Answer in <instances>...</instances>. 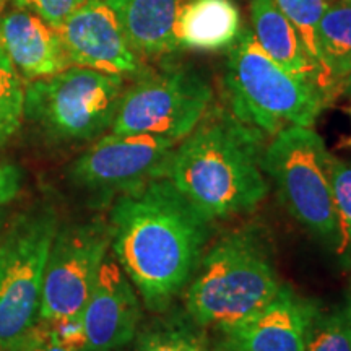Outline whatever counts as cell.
Masks as SVG:
<instances>
[{"label":"cell","instance_id":"6da1fadb","mask_svg":"<svg viewBox=\"0 0 351 351\" xmlns=\"http://www.w3.org/2000/svg\"><path fill=\"white\" fill-rule=\"evenodd\" d=\"M117 263L145 306L165 313L192 280L208 221L168 178L117 197L109 217Z\"/></svg>","mask_w":351,"mask_h":351},{"label":"cell","instance_id":"7a4b0ae2","mask_svg":"<svg viewBox=\"0 0 351 351\" xmlns=\"http://www.w3.org/2000/svg\"><path fill=\"white\" fill-rule=\"evenodd\" d=\"M262 132L231 111H207L174 148L168 179L208 223L247 213L269 194Z\"/></svg>","mask_w":351,"mask_h":351},{"label":"cell","instance_id":"3957f363","mask_svg":"<svg viewBox=\"0 0 351 351\" xmlns=\"http://www.w3.org/2000/svg\"><path fill=\"white\" fill-rule=\"evenodd\" d=\"M282 285L262 236L232 231L200 257L186 293L187 317L223 332L262 309Z\"/></svg>","mask_w":351,"mask_h":351},{"label":"cell","instance_id":"277c9868","mask_svg":"<svg viewBox=\"0 0 351 351\" xmlns=\"http://www.w3.org/2000/svg\"><path fill=\"white\" fill-rule=\"evenodd\" d=\"M225 85L232 116L269 135L291 125L313 127L332 98L289 75L258 46L251 29L241 32L231 46Z\"/></svg>","mask_w":351,"mask_h":351},{"label":"cell","instance_id":"5b68a950","mask_svg":"<svg viewBox=\"0 0 351 351\" xmlns=\"http://www.w3.org/2000/svg\"><path fill=\"white\" fill-rule=\"evenodd\" d=\"M332 160L313 127L291 125L263 148L262 169L283 208L314 238L339 247L341 231L332 192Z\"/></svg>","mask_w":351,"mask_h":351},{"label":"cell","instance_id":"8992f818","mask_svg":"<svg viewBox=\"0 0 351 351\" xmlns=\"http://www.w3.org/2000/svg\"><path fill=\"white\" fill-rule=\"evenodd\" d=\"M122 95V77L72 65L29 83L25 116L54 140L85 142L111 127Z\"/></svg>","mask_w":351,"mask_h":351},{"label":"cell","instance_id":"52a82bcc","mask_svg":"<svg viewBox=\"0 0 351 351\" xmlns=\"http://www.w3.org/2000/svg\"><path fill=\"white\" fill-rule=\"evenodd\" d=\"M59 225L52 208L21 213L0 238V345H10L39 320L47 257Z\"/></svg>","mask_w":351,"mask_h":351},{"label":"cell","instance_id":"ba28073f","mask_svg":"<svg viewBox=\"0 0 351 351\" xmlns=\"http://www.w3.org/2000/svg\"><path fill=\"white\" fill-rule=\"evenodd\" d=\"M212 86L192 69H168L140 77L122 95L112 134H147L181 142L204 119Z\"/></svg>","mask_w":351,"mask_h":351},{"label":"cell","instance_id":"9c48e42d","mask_svg":"<svg viewBox=\"0 0 351 351\" xmlns=\"http://www.w3.org/2000/svg\"><path fill=\"white\" fill-rule=\"evenodd\" d=\"M111 239V225L101 218L57 230L44 270L39 319L82 314Z\"/></svg>","mask_w":351,"mask_h":351},{"label":"cell","instance_id":"30bf717a","mask_svg":"<svg viewBox=\"0 0 351 351\" xmlns=\"http://www.w3.org/2000/svg\"><path fill=\"white\" fill-rule=\"evenodd\" d=\"M176 142L147 134L101 137L70 168L72 181L103 195H122L168 178Z\"/></svg>","mask_w":351,"mask_h":351},{"label":"cell","instance_id":"8fae6325","mask_svg":"<svg viewBox=\"0 0 351 351\" xmlns=\"http://www.w3.org/2000/svg\"><path fill=\"white\" fill-rule=\"evenodd\" d=\"M56 29L72 65L122 78L142 73V59L104 0H86Z\"/></svg>","mask_w":351,"mask_h":351},{"label":"cell","instance_id":"7c38bea8","mask_svg":"<svg viewBox=\"0 0 351 351\" xmlns=\"http://www.w3.org/2000/svg\"><path fill=\"white\" fill-rule=\"evenodd\" d=\"M319 304L282 285L262 309L223 330L231 351H304Z\"/></svg>","mask_w":351,"mask_h":351},{"label":"cell","instance_id":"4fadbf2b","mask_svg":"<svg viewBox=\"0 0 351 351\" xmlns=\"http://www.w3.org/2000/svg\"><path fill=\"white\" fill-rule=\"evenodd\" d=\"M140 317L142 309L130 280L114 258H104L82 311L86 351H114L129 345Z\"/></svg>","mask_w":351,"mask_h":351},{"label":"cell","instance_id":"5bb4252c","mask_svg":"<svg viewBox=\"0 0 351 351\" xmlns=\"http://www.w3.org/2000/svg\"><path fill=\"white\" fill-rule=\"evenodd\" d=\"M0 46L13 67L32 80L72 67L54 26L21 8L0 16Z\"/></svg>","mask_w":351,"mask_h":351},{"label":"cell","instance_id":"9a60e30c","mask_svg":"<svg viewBox=\"0 0 351 351\" xmlns=\"http://www.w3.org/2000/svg\"><path fill=\"white\" fill-rule=\"evenodd\" d=\"M251 32L258 46L289 75L313 83L328 96L339 91L307 52L295 26L271 0H251Z\"/></svg>","mask_w":351,"mask_h":351},{"label":"cell","instance_id":"2e32d148","mask_svg":"<svg viewBox=\"0 0 351 351\" xmlns=\"http://www.w3.org/2000/svg\"><path fill=\"white\" fill-rule=\"evenodd\" d=\"M116 13L127 41L140 59L179 49L176 23L182 0H104Z\"/></svg>","mask_w":351,"mask_h":351},{"label":"cell","instance_id":"e0dca14e","mask_svg":"<svg viewBox=\"0 0 351 351\" xmlns=\"http://www.w3.org/2000/svg\"><path fill=\"white\" fill-rule=\"evenodd\" d=\"M241 13L232 0H191L182 3L176 23L179 47L218 51L239 38Z\"/></svg>","mask_w":351,"mask_h":351},{"label":"cell","instance_id":"ac0fdd59","mask_svg":"<svg viewBox=\"0 0 351 351\" xmlns=\"http://www.w3.org/2000/svg\"><path fill=\"white\" fill-rule=\"evenodd\" d=\"M320 62L337 88L351 73V5H328L317 26Z\"/></svg>","mask_w":351,"mask_h":351},{"label":"cell","instance_id":"d6986e66","mask_svg":"<svg viewBox=\"0 0 351 351\" xmlns=\"http://www.w3.org/2000/svg\"><path fill=\"white\" fill-rule=\"evenodd\" d=\"M304 351H351V311L348 304L322 311L319 307Z\"/></svg>","mask_w":351,"mask_h":351},{"label":"cell","instance_id":"ffe728a7","mask_svg":"<svg viewBox=\"0 0 351 351\" xmlns=\"http://www.w3.org/2000/svg\"><path fill=\"white\" fill-rule=\"evenodd\" d=\"M179 317H171L145 332L135 351H213L207 340L195 328Z\"/></svg>","mask_w":351,"mask_h":351},{"label":"cell","instance_id":"44dd1931","mask_svg":"<svg viewBox=\"0 0 351 351\" xmlns=\"http://www.w3.org/2000/svg\"><path fill=\"white\" fill-rule=\"evenodd\" d=\"M25 117V88L0 46V145L20 129Z\"/></svg>","mask_w":351,"mask_h":351},{"label":"cell","instance_id":"7402d4cb","mask_svg":"<svg viewBox=\"0 0 351 351\" xmlns=\"http://www.w3.org/2000/svg\"><path fill=\"white\" fill-rule=\"evenodd\" d=\"M271 2L275 3L276 8H278L285 16H287L289 23L295 26L296 32L300 33L302 43H304L307 52H309L311 57L315 60V64L322 69V72L326 73V70L322 67V62H320L317 26L320 19H322V15L326 13L328 5H330L328 0H271ZM337 90H339V88H337Z\"/></svg>","mask_w":351,"mask_h":351},{"label":"cell","instance_id":"603a6c76","mask_svg":"<svg viewBox=\"0 0 351 351\" xmlns=\"http://www.w3.org/2000/svg\"><path fill=\"white\" fill-rule=\"evenodd\" d=\"M332 192L339 217L341 239L351 243V163L333 158L332 160Z\"/></svg>","mask_w":351,"mask_h":351},{"label":"cell","instance_id":"cb8c5ba5","mask_svg":"<svg viewBox=\"0 0 351 351\" xmlns=\"http://www.w3.org/2000/svg\"><path fill=\"white\" fill-rule=\"evenodd\" d=\"M12 2L16 8L32 12L46 23L59 28L86 0H12Z\"/></svg>","mask_w":351,"mask_h":351},{"label":"cell","instance_id":"d4e9b609","mask_svg":"<svg viewBox=\"0 0 351 351\" xmlns=\"http://www.w3.org/2000/svg\"><path fill=\"white\" fill-rule=\"evenodd\" d=\"M19 351H85L64 345L52 335L47 320L39 319L34 326L15 341Z\"/></svg>","mask_w":351,"mask_h":351},{"label":"cell","instance_id":"484cf974","mask_svg":"<svg viewBox=\"0 0 351 351\" xmlns=\"http://www.w3.org/2000/svg\"><path fill=\"white\" fill-rule=\"evenodd\" d=\"M21 187V171L16 166L0 163V207L13 200Z\"/></svg>","mask_w":351,"mask_h":351},{"label":"cell","instance_id":"4316f807","mask_svg":"<svg viewBox=\"0 0 351 351\" xmlns=\"http://www.w3.org/2000/svg\"><path fill=\"white\" fill-rule=\"evenodd\" d=\"M340 91H343V93H346V95H351V73L345 78L343 83H341Z\"/></svg>","mask_w":351,"mask_h":351},{"label":"cell","instance_id":"83f0119b","mask_svg":"<svg viewBox=\"0 0 351 351\" xmlns=\"http://www.w3.org/2000/svg\"><path fill=\"white\" fill-rule=\"evenodd\" d=\"M0 351H19V346L13 341L10 345H0Z\"/></svg>","mask_w":351,"mask_h":351},{"label":"cell","instance_id":"f1b7e54d","mask_svg":"<svg viewBox=\"0 0 351 351\" xmlns=\"http://www.w3.org/2000/svg\"><path fill=\"white\" fill-rule=\"evenodd\" d=\"M213 351H231V350L225 345V346H221V348H217V350H213Z\"/></svg>","mask_w":351,"mask_h":351},{"label":"cell","instance_id":"f546056e","mask_svg":"<svg viewBox=\"0 0 351 351\" xmlns=\"http://www.w3.org/2000/svg\"><path fill=\"white\" fill-rule=\"evenodd\" d=\"M346 304H348L350 311H351V288H350V298H348V302H346Z\"/></svg>","mask_w":351,"mask_h":351},{"label":"cell","instance_id":"4dcf8cb0","mask_svg":"<svg viewBox=\"0 0 351 351\" xmlns=\"http://www.w3.org/2000/svg\"><path fill=\"white\" fill-rule=\"evenodd\" d=\"M0 231H2V213H0Z\"/></svg>","mask_w":351,"mask_h":351},{"label":"cell","instance_id":"1f68e13d","mask_svg":"<svg viewBox=\"0 0 351 351\" xmlns=\"http://www.w3.org/2000/svg\"><path fill=\"white\" fill-rule=\"evenodd\" d=\"M341 2H345V3H348V5H351V0H341Z\"/></svg>","mask_w":351,"mask_h":351},{"label":"cell","instance_id":"d6a6232c","mask_svg":"<svg viewBox=\"0 0 351 351\" xmlns=\"http://www.w3.org/2000/svg\"><path fill=\"white\" fill-rule=\"evenodd\" d=\"M351 112V111H350ZM346 145H350V147H351V137L348 138V140H346Z\"/></svg>","mask_w":351,"mask_h":351}]
</instances>
